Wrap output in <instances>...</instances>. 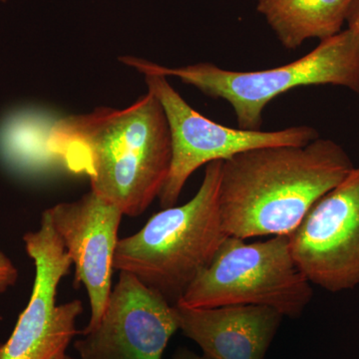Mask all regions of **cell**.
Segmentation results:
<instances>
[{
	"label": "cell",
	"instance_id": "cell-1",
	"mask_svg": "<svg viewBox=\"0 0 359 359\" xmlns=\"http://www.w3.org/2000/svg\"><path fill=\"white\" fill-rule=\"evenodd\" d=\"M46 148L91 191L138 217L159 198L171 169L172 140L162 104L148 91L124 109L99 107L55 121Z\"/></svg>",
	"mask_w": 359,
	"mask_h": 359
},
{
	"label": "cell",
	"instance_id": "cell-2",
	"mask_svg": "<svg viewBox=\"0 0 359 359\" xmlns=\"http://www.w3.org/2000/svg\"><path fill=\"white\" fill-rule=\"evenodd\" d=\"M353 169L346 151L330 139L233 156L222 162L219 180L224 231L244 240L289 236Z\"/></svg>",
	"mask_w": 359,
	"mask_h": 359
},
{
	"label": "cell",
	"instance_id": "cell-3",
	"mask_svg": "<svg viewBox=\"0 0 359 359\" xmlns=\"http://www.w3.org/2000/svg\"><path fill=\"white\" fill-rule=\"evenodd\" d=\"M222 162L205 165L188 203L165 208L138 233L118 241L116 271L131 273L174 306L180 301L229 237L219 211Z\"/></svg>",
	"mask_w": 359,
	"mask_h": 359
},
{
	"label": "cell",
	"instance_id": "cell-4",
	"mask_svg": "<svg viewBox=\"0 0 359 359\" xmlns=\"http://www.w3.org/2000/svg\"><path fill=\"white\" fill-rule=\"evenodd\" d=\"M119 60L143 74L177 77L205 96L223 99L233 108L238 128L247 130H262L269 103L292 89L334 85L359 93V34L348 27L304 57L271 69L226 70L210 62L171 68L128 55Z\"/></svg>",
	"mask_w": 359,
	"mask_h": 359
},
{
	"label": "cell",
	"instance_id": "cell-5",
	"mask_svg": "<svg viewBox=\"0 0 359 359\" xmlns=\"http://www.w3.org/2000/svg\"><path fill=\"white\" fill-rule=\"evenodd\" d=\"M313 295L311 283L292 257L289 236L252 244L229 236L176 304L190 309L264 306L297 318Z\"/></svg>",
	"mask_w": 359,
	"mask_h": 359
},
{
	"label": "cell",
	"instance_id": "cell-6",
	"mask_svg": "<svg viewBox=\"0 0 359 359\" xmlns=\"http://www.w3.org/2000/svg\"><path fill=\"white\" fill-rule=\"evenodd\" d=\"M144 75L148 91L162 104L171 133V169L158 198L163 209L176 205L187 181L204 165L229 159L252 149L306 146L320 138L318 130L308 125L278 131L224 126L189 105L168 77L156 73Z\"/></svg>",
	"mask_w": 359,
	"mask_h": 359
},
{
	"label": "cell",
	"instance_id": "cell-7",
	"mask_svg": "<svg viewBox=\"0 0 359 359\" xmlns=\"http://www.w3.org/2000/svg\"><path fill=\"white\" fill-rule=\"evenodd\" d=\"M22 240L34 264V283L13 334L0 344V359H58L79 334L76 320L84 311L79 299L56 304L59 283L69 273L72 261L46 210L39 228L27 231Z\"/></svg>",
	"mask_w": 359,
	"mask_h": 359
},
{
	"label": "cell",
	"instance_id": "cell-8",
	"mask_svg": "<svg viewBox=\"0 0 359 359\" xmlns=\"http://www.w3.org/2000/svg\"><path fill=\"white\" fill-rule=\"evenodd\" d=\"M289 238L309 282L330 292L359 285V167L313 205Z\"/></svg>",
	"mask_w": 359,
	"mask_h": 359
},
{
	"label": "cell",
	"instance_id": "cell-9",
	"mask_svg": "<svg viewBox=\"0 0 359 359\" xmlns=\"http://www.w3.org/2000/svg\"><path fill=\"white\" fill-rule=\"evenodd\" d=\"M179 330L174 304L120 271L98 325L75 341L79 359H162Z\"/></svg>",
	"mask_w": 359,
	"mask_h": 359
},
{
	"label": "cell",
	"instance_id": "cell-10",
	"mask_svg": "<svg viewBox=\"0 0 359 359\" xmlns=\"http://www.w3.org/2000/svg\"><path fill=\"white\" fill-rule=\"evenodd\" d=\"M46 211L75 266V285H83L88 294L91 316L82 330L87 332L102 318L112 292L118 230L124 215L92 191Z\"/></svg>",
	"mask_w": 359,
	"mask_h": 359
},
{
	"label": "cell",
	"instance_id": "cell-11",
	"mask_svg": "<svg viewBox=\"0 0 359 359\" xmlns=\"http://www.w3.org/2000/svg\"><path fill=\"white\" fill-rule=\"evenodd\" d=\"M175 308L179 330L212 359H264L283 318L264 306Z\"/></svg>",
	"mask_w": 359,
	"mask_h": 359
},
{
	"label": "cell",
	"instance_id": "cell-12",
	"mask_svg": "<svg viewBox=\"0 0 359 359\" xmlns=\"http://www.w3.org/2000/svg\"><path fill=\"white\" fill-rule=\"evenodd\" d=\"M356 0H257L264 16L285 48L297 49L306 40L320 41L342 32Z\"/></svg>",
	"mask_w": 359,
	"mask_h": 359
},
{
	"label": "cell",
	"instance_id": "cell-13",
	"mask_svg": "<svg viewBox=\"0 0 359 359\" xmlns=\"http://www.w3.org/2000/svg\"><path fill=\"white\" fill-rule=\"evenodd\" d=\"M18 280V269L13 262L0 252V294L15 285Z\"/></svg>",
	"mask_w": 359,
	"mask_h": 359
},
{
	"label": "cell",
	"instance_id": "cell-14",
	"mask_svg": "<svg viewBox=\"0 0 359 359\" xmlns=\"http://www.w3.org/2000/svg\"><path fill=\"white\" fill-rule=\"evenodd\" d=\"M346 22L348 23V28L355 30L359 34V0L354 2Z\"/></svg>",
	"mask_w": 359,
	"mask_h": 359
},
{
	"label": "cell",
	"instance_id": "cell-15",
	"mask_svg": "<svg viewBox=\"0 0 359 359\" xmlns=\"http://www.w3.org/2000/svg\"><path fill=\"white\" fill-rule=\"evenodd\" d=\"M172 359H212L208 358V356L204 355H198L193 351H189L186 347H180V348L177 349L176 353H174L173 358Z\"/></svg>",
	"mask_w": 359,
	"mask_h": 359
},
{
	"label": "cell",
	"instance_id": "cell-16",
	"mask_svg": "<svg viewBox=\"0 0 359 359\" xmlns=\"http://www.w3.org/2000/svg\"><path fill=\"white\" fill-rule=\"evenodd\" d=\"M58 359H76V358H71V356L69 355H67V354H63V355H61L60 358H59Z\"/></svg>",
	"mask_w": 359,
	"mask_h": 359
},
{
	"label": "cell",
	"instance_id": "cell-17",
	"mask_svg": "<svg viewBox=\"0 0 359 359\" xmlns=\"http://www.w3.org/2000/svg\"><path fill=\"white\" fill-rule=\"evenodd\" d=\"M8 1V0H0V2H1V4H6V2Z\"/></svg>",
	"mask_w": 359,
	"mask_h": 359
}]
</instances>
